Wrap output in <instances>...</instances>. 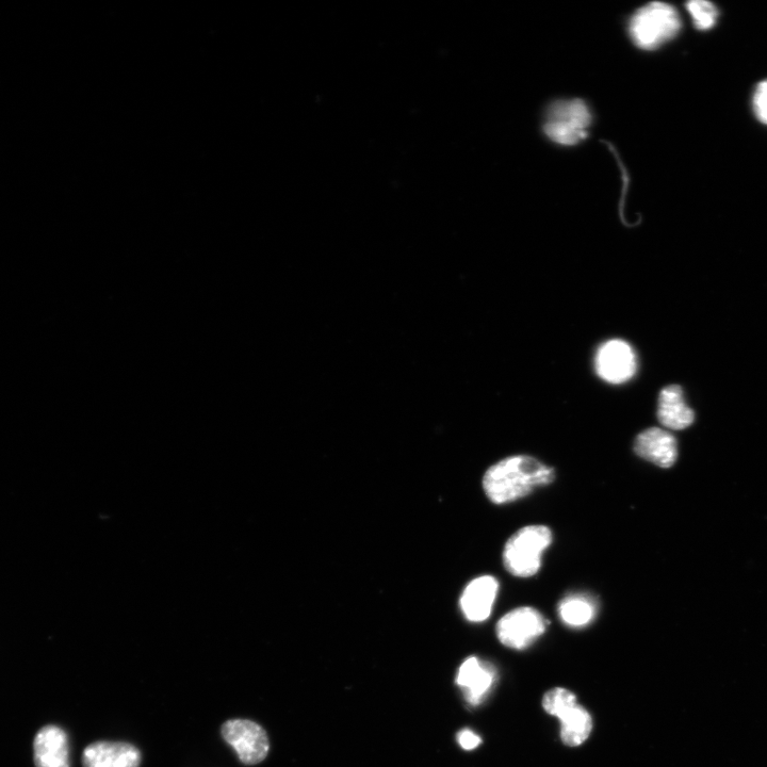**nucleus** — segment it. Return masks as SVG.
Masks as SVG:
<instances>
[{
    "mask_svg": "<svg viewBox=\"0 0 767 767\" xmlns=\"http://www.w3.org/2000/svg\"><path fill=\"white\" fill-rule=\"evenodd\" d=\"M577 705V696L566 689L556 688L547 692L543 698L544 710L556 717Z\"/></svg>",
    "mask_w": 767,
    "mask_h": 767,
    "instance_id": "nucleus-16",
    "label": "nucleus"
},
{
    "mask_svg": "<svg viewBox=\"0 0 767 767\" xmlns=\"http://www.w3.org/2000/svg\"><path fill=\"white\" fill-rule=\"evenodd\" d=\"M658 418L662 426L681 431L688 429L695 421V413L685 403L683 390L678 385L665 387L659 397Z\"/></svg>",
    "mask_w": 767,
    "mask_h": 767,
    "instance_id": "nucleus-13",
    "label": "nucleus"
},
{
    "mask_svg": "<svg viewBox=\"0 0 767 767\" xmlns=\"http://www.w3.org/2000/svg\"><path fill=\"white\" fill-rule=\"evenodd\" d=\"M140 750L124 742H95L83 754L84 767H139Z\"/></svg>",
    "mask_w": 767,
    "mask_h": 767,
    "instance_id": "nucleus-10",
    "label": "nucleus"
},
{
    "mask_svg": "<svg viewBox=\"0 0 767 767\" xmlns=\"http://www.w3.org/2000/svg\"><path fill=\"white\" fill-rule=\"evenodd\" d=\"M561 723V740L568 747H578L590 738L593 718L580 705L570 708L558 717Z\"/></svg>",
    "mask_w": 767,
    "mask_h": 767,
    "instance_id": "nucleus-14",
    "label": "nucleus"
},
{
    "mask_svg": "<svg viewBox=\"0 0 767 767\" xmlns=\"http://www.w3.org/2000/svg\"><path fill=\"white\" fill-rule=\"evenodd\" d=\"M458 741L465 750L475 749L482 743L481 738L469 729H464L458 734Z\"/></svg>",
    "mask_w": 767,
    "mask_h": 767,
    "instance_id": "nucleus-19",
    "label": "nucleus"
},
{
    "mask_svg": "<svg viewBox=\"0 0 767 767\" xmlns=\"http://www.w3.org/2000/svg\"><path fill=\"white\" fill-rule=\"evenodd\" d=\"M556 472L528 455L511 456L489 468L483 479L486 496L495 504L517 501L537 487L551 484Z\"/></svg>",
    "mask_w": 767,
    "mask_h": 767,
    "instance_id": "nucleus-1",
    "label": "nucleus"
},
{
    "mask_svg": "<svg viewBox=\"0 0 767 767\" xmlns=\"http://www.w3.org/2000/svg\"><path fill=\"white\" fill-rule=\"evenodd\" d=\"M681 29L677 10L664 3H651L633 15L630 35L642 50L652 51L674 39Z\"/></svg>",
    "mask_w": 767,
    "mask_h": 767,
    "instance_id": "nucleus-3",
    "label": "nucleus"
},
{
    "mask_svg": "<svg viewBox=\"0 0 767 767\" xmlns=\"http://www.w3.org/2000/svg\"><path fill=\"white\" fill-rule=\"evenodd\" d=\"M753 106L758 120L767 125V80L757 86Z\"/></svg>",
    "mask_w": 767,
    "mask_h": 767,
    "instance_id": "nucleus-18",
    "label": "nucleus"
},
{
    "mask_svg": "<svg viewBox=\"0 0 767 767\" xmlns=\"http://www.w3.org/2000/svg\"><path fill=\"white\" fill-rule=\"evenodd\" d=\"M599 377L611 384L629 381L636 371V357L623 340H611L602 345L596 356Z\"/></svg>",
    "mask_w": 767,
    "mask_h": 767,
    "instance_id": "nucleus-7",
    "label": "nucleus"
},
{
    "mask_svg": "<svg viewBox=\"0 0 767 767\" xmlns=\"http://www.w3.org/2000/svg\"><path fill=\"white\" fill-rule=\"evenodd\" d=\"M499 591V583L492 576H482L471 581L461 597V608L472 623H482L492 614Z\"/></svg>",
    "mask_w": 767,
    "mask_h": 767,
    "instance_id": "nucleus-11",
    "label": "nucleus"
},
{
    "mask_svg": "<svg viewBox=\"0 0 767 767\" xmlns=\"http://www.w3.org/2000/svg\"><path fill=\"white\" fill-rule=\"evenodd\" d=\"M549 622L537 610L522 607L504 615L497 624L499 641L512 649H525L546 632Z\"/></svg>",
    "mask_w": 767,
    "mask_h": 767,
    "instance_id": "nucleus-5",
    "label": "nucleus"
},
{
    "mask_svg": "<svg viewBox=\"0 0 767 767\" xmlns=\"http://www.w3.org/2000/svg\"><path fill=\"white\" fill-rule=\"evenodd\" d=\"M496 676V669L491 663L471 657L461 665L456 684L463 689L469 705L479 706L492 690Z\"/></svg>",
    "mask_w": 767,
    "mask_h": 767,
    "instance_id": "nucleus-8",
    "label": "nucleus"
},
{
    "mask_svg": "<svg viewBox=\"0 0 767 767\" xmlns=\"http://www.w3.org/2000/svg\"><path fill=\"white\" fill-rule=\"evenodd\" d=\"M34 748L37 767H70L69 738L62 728L54 725L42 728Z\"/></svg>",
    "mask_w": 767,
    "mask_h": 767,
    "instance_id": "nucleus-12",
    "label": "nucleus"
},
{
    "mask_svg": "<svg viewBox=\"0 0 767 767\" xmlns=\"http://www.w3.org/2000/svg\"><path fill=\"white\" fill-rule=\"evenodd\" d=\"M591 122L590 109L583 101H561L549 107L544 129L553 142L570 146L587 137V128Z\"/></svg>",
    "mask_w": 767,
    "mask_h": 767,
    "instance_id": "nucleus-4",
    "label": "nucleus"
},
{
    "mask_svg": "<svg viewBox=\"0 0 767 767\" xmlns=\"http://www.w3.org/2000/svg\"><path fill=\"white\" fill-rule=\"evenodd\" d=\"M694 25L699 30L711 29L717 20L718 12L716 7L705 0H693L687 4Z\"/></svg>",
    "mask_w": 767,
    "mask_h": 767,
    "instance_id": "nucleus-17",
    "label": "nucleus"
},
{
    "mask_svg": "<svg viewBox=\"0 0 767 767\" xmlns=\"http://www.w3.org/2000/svg\"><path fill=\"white\" fill-rule=\"evenodd\" d=\"M222 737L230 744L239 760L246 765L263 762L270 750L268 734L263 727L249 720H231L223 724Z\"/></svg>",
    "mask_w": 767,
    "mask_h": 767,
    "instance_id": "nucleus-6",
    "label": "nucleus"
},
{
    "mask_svg": "<svg viewBox=\"0 0 767 767\" xmlns=\"http://www.w3.org/2000/svg\"><path fill=\"white\" fill-rule=\"evenodd\" d=\"M552 532L545 526L518 530L505 544L503 563L518 578H530L540 571L543 553L552 543Z\"/></svg>",
    "mask_w": 767,
    "mask_h": 767,
    "instance_id": "nucleus-2",
    "label": "nucleus"
},
{
    "mask_svg": "<svg viewBox=\"0 0 767 767\" xmlns=\"http://www.w3.org/2000/svg\"><path fill=\"white\" fill-rule=\"evenodd\" d=\"M634 451L640 458L661 468H671L678 459L675 436L659 428H650L636 437Z\"/></svg>",
    "mask_w": 767,
    "mask_h": 767,
    "instance_id": "nucleus-9",
    "label": "nucleus"
},
{
    "mask_svg": "<svg viewBox=\"0 0 767 767\" xmlns=\"http://www.w3.org/2000/svg\"><path fill=\"white\" fill-rule=\"evenodd\" d=\"M559 615L567 626L582 628L593 622L596 616V605L587 596L571 595L561 601Z\"/></svg>",
    "mask_w": 767,
    "mask_h": 767,
    "instance_id": "nucleus-15",
    "label": "nucleus"
}]
</instances>
